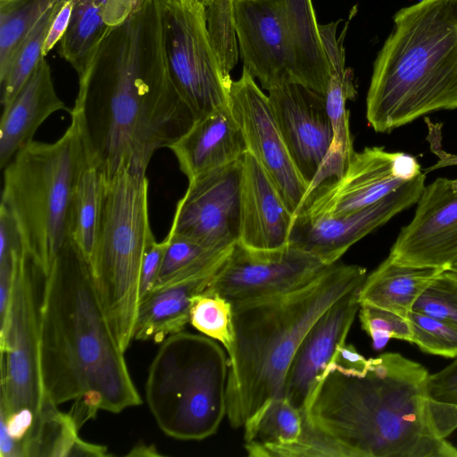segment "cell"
Segmentation results:
<instances>
[{
  "mask_svg": "<svg viewBox=\"0 0 457 457\" xmlns=\"http://www.w3.org/2000/svg\"><path fill=\"white\" fill-rule=\"evenodd\" d=\"M420 173L377 203L345 215L305 220L295 217L289 244L331 265L357 241L415 204L425 187Z\"/></svg>",
  "mask_w": 457,
  "mask_h": 457,
  "instance_id": "2e32d148",
  "label": "cell"
},
{
  "mask_svg": "<svg viewBox=\"0 0 457 457\" xmlns=\"http://www.w3.org/2000/svg\"><path fill=\"white\" fill-rule=\"evenodd\" d=\"M368 366L369 359L362 356L353 345L345 343L338 347L323 375L333 370L348 374H362Z\"/></svg>",
  "mask_w": 457,
  "mask_h": 457,
  "instance_id": "ab89813d",
  "label": "cell"
},
{
  "mask_svg": "<svg viewBox=\"0 0 457 457\" xmlns=\"http://www.w3.org/2000/svg\"><path fill=\"white\" fill-rule=\"evenodd\" d=\"M242 158L188 180L169 235L224 249L239 237Z\"/></svg>",
  "mask_w": 457,
  "mask_h": 457,
  "instance_id": "4fadbf2b",
  "label": "cell"
},
{
  "mask_svg": "<svg viewBox=\"0 0 457 457\" xmlns=\"http://www.w3.org/2000/svg\"><path fill=\"white\" fill-rule=\"evenodd\" d=\"M216 340L181 331L165 338L145 382V400L160 429L179 440L215 434L227 415L228 356Z\"/></svg>",
  "mask_w": 457,
  "mask_h": 457,
  "instance_id": "52a82bcc",
  "label": "cell"
},
{
  "mask_svg": "<svg viewBox=\"0 0 457 457\" xmlns=\"http://www.w3.org/2000/svg\"><path fill=\"white\" fill-rule=\"evenodd\" d=\"M104 177L88 166L81 174L72 197L69 237L80 250L88 265L92 261L98 235Z\"/></svg>",
  "mask_w": 457,
  "mask_h": 457,
  "instance_id": "f546056e",
  "label": "cell"
},
{
  "mask_svg": "<svg viewBox=\"0 0 457 457\" xmlns=\"http://www.w3.org/2000/svg\"><path fill=\"white\" fill-rule=\"evenodd\" d=\"M416 204L388 256L402 264L450 270L457 260V190L452 179L438 178L425 186Z\"/></svg>",
  "mask_w": 457,
  "mask_h": 457,
  "instance_id": "9a60e30c",
  "label": "cell"
},
{
  "mask_svg": "<svg viewBox=\"0 0 457 457\" xmlns=\"http://www.w3.org/2000/svg\"><path fill=\"white\" fill-rule=\"evenodd\" d=\"M79 428L69 413L45 400L39 414L21 442L25 456H106L107 448L89 444L79 436Z\"/></svg>",
  "mask_w": 457,
  "mask_h": 457,
  "instance_id": "83f0119b",
  "label": "cell"
},
{
  "mask_svg": "<svg viewBox=\"0 0 457 457\" xmlns=\"http://www.w3.org/2000/svg\"><path fill=\"white\" fill-rule=\"evenodd\" d=\"M428 371L397 353L369 359L362 374L326 372L303 411V430L273 457H457L445 438L457 405L433 399Z\"/></svg>",
  "mask_w": 457,
  "mask_h": 457,
  "instance_id": "7a4b0ae2",
  "label": "cell"
},
{
  "mask_svg": "<svg viewBox=\"0 0 457 457\" xmlns=\"http://www.w3.org/2000/svg\"><path fill=\"white\" fill-rule=\"evenodd\" d=\"M345 34L341 33L337 38L335 27H326L320 31L330 71L324 98L333 129V141L316 178L309 186L307 195L320 185L341 177L355 153L346 103L354 98L356 89L353 73L345 66Z\"/></svg>",
  "mask_w": 457,
  "mask_h": 457,
  "instance_id": "44dd1931",
  "label": "cell"
},
{
  "mask_svg": "<svg viewBox=\"0 0 457 457\" xmlns=\"http://www.w3.org/2000/svg\"><path fill=\"white\" fill-rule=\"evenodd\" d=\"M457 109V0H420L394 16L374 62L366 118L388 133L418 118Z\"/></svg>",
  "mask_w": 457,
  "mask_h": 457,
  "instance_id": "5b68a950",
  "label": "cell"
},
{
  "mask_svg": "<svg viewBox=\"0 0 457 457\" xmlns=\"http://www.w3.org/2000/svg\"><path fill=\"white\" fill-rule=\"evenodd\" d=\"M73 0H65L59 12L55 16L50 29L48 31L43 54L46 57V54L59 43L65 33L71 18L72 11Z\"/></svg>",
  "mask_w": 457,
  "mask_h": 457,
  "instance_id": "7bdbcfd3",
  "label": "cell"
},
{
  "mask_svg": "<svg viewBox=\"0 0 457 457\" xmlns=\"http://www.w3.org/2000/svg\"><path fill=\"white\" fill-rule=\"evenodd\" d=\"M219 270L177 281L151 292L139 303L134 339L162 343L168 337L183 331L190 320L194 296L208 287Z\"/></svg>",
  "mask_w": 457,
  "mask_h": 457,
  "instance_id": "d4e9b609",
  "label": "cell"
},
{
  "mask_svg": "<svg viewBox=\"0 0 457 457\" xmlns=\"http://www.w3.org/2000/svg\"><path fill=\"white\" fill-rule=\"evenodd\" d=\"M421 167L417 159L383 147L355 152L344 174L316 187L294 216L305 220L338 217L366 208L412 180Z\"/></svg>",
  "mask_w": 457,
  "mask_h": 457,
  "instance_id": "8fae6325",
  "label": "cell"
},
{
  "mask_svg": "<svg viewBox=\"0 0 457 457\" xmlns=\"http://www.w3.org/2000/svg\"><path fill=\"white\" fill-rule=\"evenodd\" d=\"M0 455L1 457H23L21 443L9 434L2 419H0Z\"/></svg>",
  "mask_w": 457,
  "mask_h": 457,
  "instance_id": "ee69618b",
  "label": "cell"
},
{
  "mask_svg": "<svg viewBox=\"0 0 457 457\" xmlns=\"http://www.w3.org/2000/svg\"><path fill=\"white\" fill-rule=\"evenodd\" d=\"M205 13L211 46L223 75L231 79L230 71L238 60L234 0H212Z\"/></svg>",
  "mask_w": 457,
  "mask_h": 457,
  "instance_id": "836d02e7",
  "label": "cell"
},
{
  "mask_svg": "<svg viewBox=\"0 0 457 457\" xmlns=\"http://www.w3.org/2000/svg\"><path fill=\"white\" fill-rule=\"evenodd\" d=\"M450 270L457 273V260L456 262L451 266Z\"/></svg>",
  "mask_w": 457,
  "mask_h": 457,
  "instance_id": "7dc6e473",
  "label": "cell"
},
{
  "mask_svg": "<svg viewBox=\"0 0 457 457\" xmlns=\"http://www.w3.org/2000/svg\"><path fill=\"white\" fill-rule=\"evenodd\" d=\"M245 450L249 456L269 448L295 444L303 430L302 412L285 397L267 402L245 424Z\"/></svg>",
  "mask_w": 457,
  "mask_h": 457,
  "instance_id": "f1b7e54d",
  "label": "cell"
},
{
  "mask_svg": "<svg viewBox=\"0 0 457 457\" xmlns=\"http://www.w3.org/2000/svg\"><path fill=\"white\" fill-rule=\"evenodd\" d=\"M366 277L363 267L336 262L288 294L231 303L236 342L228 357L227 416L233 428L244 427L267 402L283 396L287 370L308 330Z\"/></svg>",
  "mask_w": 457,
  "mask_h": 457,
  "instance_id": "277c9868",
  "label": "cell"
},
{
  "mask_svg": "<svg viewBox=\"0 0 457 457\" xmlns=\"http://www.w3.org/2000/svg\"><path fill=\"white\" fill-rule=\"evenodd\" d=\"M428 391L436 401L457 405V358L442 370L429 374Z\"/></svg>",
  "mask_w": 457,
  "mask_h": 457,
  "instance_id": "f35d334b",
  "label": "cell"
},
{
  "mask_svg": "<svg viewBox=\"0 0 457 457\" xmlns=\"http://www.w3.org/2000/svg\"><path fill=\"white\" fill-rule=\"evenodd\" d=\"M452 184H453V187L455 190H457V179H452Z\"/></svg>",
  "mask_w": 457,
  "mask_h": 457,
  "instance_id": "c3c4849f",
  "label": "cell"
},
{
  "mask_svg": "<svg viewBox=\"0 0 457 457\" xmlns=\"http://www.w3.org/2000/svg\"><path fill=\"white\" fill-rule=\"evenodd\" d=\"M143 0H73L68 28L58 52L81 77L98 46L118 25L136 12Z\"/></svg>",
  "mask_w": 457,
  "mask_h": 457,
  "instance_id": "cb8c5ba5",
  "label": "cell"
},
{
  "mask_svg": "<svg viewBox=\"0 0 457 457\" xmlns=\"http://www.w3.org/2000/svg\"><path fill=\"white\" fill-rule=\"evenodd\" d=\"M161 453L157 452L154 445H145L144 444L135 446L128 456H159Z\"/></svg>",
  "mask_w": 457,
  "mask_h": 457,
  "instance_id": "f6af8a7d",
  "label": "cell"
},
{
  "mask_svg": "<svg viewBox=\"0 0 457 457\" xmlns=\"http://www.w3.org/2000/svg\"><path fill=\"white\" fill-rule=\"evenodd\" d=\"M228 103L248 152L262 167L295 216L304 202L309 187L290 156L272 115L268 96L244 67L241 77L230 84Z\"/></svg>",
  "mask_w": 457,
  "mask_h": 457,
  "instance_id": "5bb4252c",
  "label": "cell"
},
{
  "mask_svg": "<svg viewBox=\"0 0 457 457\" xmlns=\"http://www.w3.org/2000/svg\"><path fill=\"white\" fill-rule=\"evenodd\" d=\"M268 92L272 115L296 169L309 187L333 141L324 95L296 82L271 87Z\"/></svg>",
  "mask_w": 457,
  "mask_h": 457,
  "instance_id": "e0dca14e",
  "label": "cell"
},
{
  "mask_svg": "<svg viewBox=\"0 0 457 457\" xmlns=\"http://www.w3.org/2000/svg\"><path fill=\"white\" fill-rule=\"evenodd\" d=\"M197 2L201 3L205 7L209 5L212 0H196Z\"/></svg>",
  "mask_w": 457,
  "mask_h": 457,
  "instance_id": "bcb514c9",
  "label": "cell"
},
{
  "mask_svg": "<svg viewBox=\"0 0 457 457\" xmlns=\"http://www.w3.org/2000/svg\"><path fill=\"white\" fill-rule=\"evenodd\" d=\"M58 0L0 2V77L8 69L22 41Z\"/></svg>",
  "mask_w": 457,
  "mask_h": 457,
  "instance_id": "1f68e13d",
  "label": "cell"
},
{
  "mask_svg": "<svg viewBox=\"0 0 457 457\" xmlns=\"http://www.w3.org/2000/svg\"><path fill=\"white\" fill-rule=\"evenodd\" d=\"M411 343L430 354L457 358V328L435 318L411 312Z\"/></svg>",
  "mask_w": 457,
  "mask_h": 457,
  "instance_id": "d590c367",
  "label": "cell"
},
{
  "mask_svg": "<svg viewBox=\"0 0 457 457\" xmlns=\"http://www.w3.org/2000/svg\"><path fill=\"white\" fill-rule=\"evenodd\" d=\"M294 214L262 167L248 151L242 157L237 242L254 250L289 244Z\"/></svg>",
  "mask_w": 457,
  "mask_h": 457,
  "instance_id": "ffe728a7",
  "label": "cell"
},
{
  "mask_svg": "<svg viewBox=\"0 0 457 457\" xmlns=\"http://www.w3.org/2000/svg\"><path fill=\"white\" fill-rule=\"evenodd\" d=\"M169 148L188 180L237 161L248 151L229 104L196 119Z\"/></svg>",
  "mask_w": 457,
  "mask_h": 457,
  "instance_id": "7402d4cb",
  "label": "cell"
},
{
  "mask_svg": "<svg viewBox=\"0 0 457 457\" xmlns=\"http://www.w3.org/2000/svg\"><path fill=\"white\" fill-rule=\"evenodd\" d=\"M163 45L171 81L195 119L229 103L227 79L211 46L206 7L196 0H161Z\"/></svg>",
  "mask_w": 457,
  "mask_h": 457,
  "instance_id": "9c48e42d",
  "label": "cell"
},
{
  "mask_svg": "<svg viewBox=\"0 0 457 457\" xmlns=\"http://www.w3.org/2000/svg\"><path fill=\"white\" fill-rule=\"evenodd\" d=\"M445 270L399 263L387 256L359 291V302L408 317L411 307L431 281Z\"/></svg>",
  "mask_w": 457,
  "mask_h": 457,
  "instance_id": "4316f807",
  "label": "cell"
},
{
  "mask_svg": "<svg viewBox=\"0 0 457 457\" xmlns=\"http://www.w3.org/2000/svg\"><path fill=\"white\" fill-rule=\"evenodd\" d=\"M411 312L457 328V273L445 270L436 276L416 299Z\"/></svg>",
  "mask_w": 457,
  "mask_h": 457,
  "instance_id": "e575fe53",
  "label": "cell"
},
{
  "mask_svg": "<svg viewBox=\"0 0 457 457\" xmlns=\"http://www.w3.org/2000/svg\"><path fill=\"white\" fill-rule=\"evenodd\" d=\"M328 266L290 244L254 250L237 242L205 291L231 303L279 296L305 286Z\"/></svg>",
  "mask_w": 457,
  "mask_h": 457,
  "instance_id": "7c38bea8",
  "label": "cell"
},
{
  "mask_svg": "<svg viewBox=\"0 0 457 457\" xmlns=\"http://www.w3.org/2000/svg\"><path fill=\"white\" fill-rule=\"evenodd\" d=\"M234 14L244 68L266 90L296 82L282 1L234 0Z\"/></svg>",
  "mask_w": 457,
  "mask_h": 457,
  "instance_id": "ac0fdd59",
  "label": "cell"
},
{
  "mask_svg": "<svg viewBox=\"0 0 457 457\" xmlns=\"http://www.w3.org/2000/svg\"><path fill=\"white\" fill-rule=\"evenodd\" d=\"M70 112L88 164L105 179L145 172L157 150L189 130L196 119L169 73L161 0H143L104 37Z\"/></svg>",
  "mask_w": 457,
  "mask_h": 457,
  "instance_id": "6da1fadb",
  "label": "cell"
},
{
  "mask_svg": "<svg viewBox=\"0 0 457 457\" xmlns=\"http://www.w3.org/2000/svg\"><path fill=\"white\" fill-rule=\"evenodd\" d=\"M189 323L220 343L228 357L232 355L236 332L231 302L218 294L203 291L192 300Z\"/></svg>",
  "mask_w": 457,
  "mask_h": 457,
  "instance_id": "d6a6232c",
  "label": "cell"
},
{
  "mask_svg": "<svg viewBox=\"0 0 457 457\" xmlns=\"http://www.w3.org/2000/svg\"><path fill=\"white\" fill-rule=\"evenodd\" d=\"M0 419L4 421L9 434L21 443L32 428L35 414L29 409H21L10 415L0 412Z\"/></svg>",
  "mask_w": 457,
  "mask_h": 457,
  "instance_id": "b9f144b4",
  "label": "cell"
},
{
  "mask_svg": "<svg viewBox=\"0 0 457 457\" xmlns=\"http://www.w3.org/2000/svg\"><path fill=\"white\" fill-rule=\"evenodd\" d=\"M90 166L74 120L53 143L31 141L4 169L1 205L13 219L27 254L47 274L69 238L76 185Z\"/></svg>",
  "mask_w": 457,
  "mask_h": 457,
  "instance_id": "8992f818",
  "label": "cell"
},
{
  "mask_svg": "<svg viewBox=\"0 0 457 457\" xmlns=\"http://www.w3.org/2000/svg\"><path fill=\"white\" fill-rule=\"evenodd\" d=\"M58 0L41 17L21 44L8 69L0 77L2 106H6L31 75L41 59L50 27L64 4Z\"/></svg>",
  "mask_w": 457,
  "mask_h": 457,
  "instance_id": "4dcf8cb0",
  "label": "cell"
},
{
  "mask_svg": "<svg viewBox=\"0 0 457 457\" xmlns=\"http://www.w3.org/2000/svg\"><path fill=\"white\" fill-rule=\"evenodd\" d=\"M4 1H6V0H0V2H4Z\"/></svg>",
  "mask_w": 457,
  "mask_h": 457,
  "instance_id": "681fc988",
  "label": "cell"
},
{
  "mask_svg": "<svg viewBox=\"0 0 457 457\" xmlns=\"http://www.w3.org/2000/svg\"><path fill=\"white\" fill-rule=\"evenodd\" d=\"M39 304V373L45 400L74 401L79 429L99 410L141 404L124 352L100 302L90 267L69 237L55 255Z\"/></svg>",
  "mask_w": 457,
  "mask_h": 457,
  "instance_id": "3957f363",
  "label": "cell"
},
{
  "mask_svg": "<svg viewBox=\"0 0 457 457\" xmlns=\"http://www.w3.org/2000/svg\"><path fill=\"white\" fill-rule=\"evenodd\" d=\"M41 270L27 254L14 279L10 309L1 321L0 412L29 409L39 414L45 396L39 373L38 278Z\"/></svg>",
  "mask_w": 457,
  "mask_h": 457,
  "instance_id": "30bf717a",
  "label": "cell"
},
{
  "mask_svg": "<svg viewBox=\"0 0 457 457\" xmlns=\"http://www.w3.org/2000/svg\"><path fill=\"white\" fill-rule=\"evenodd\" d=\"M297 83L324 95L329 65L312 0H281Z\"/></svg>",
  "mask_w": 457,
  "mask_h": 457,
  "instance_id": "484cf974",
  "label": "cell"
},
{
  "mask_svg": "<svg viewBox=\"0 0 457 457\" xmlns=\"http://www.w3.org/2000/svg\"><path fill=\"white\" fill-rule=\"evenodd\" d=\"M167 246L166 239L157 242L153 238L147 245L141 264L139 303L154 288Z\"/></svg>",
  "mask_w": 457,
  "mask_h": 457,
  "instance_id": "74e56055",
  "label": "cell"
},
{
  "mask_svg": "<svg viewBox=\"0 0 457 457\" xmlns=\"http://www.w3.org/2000/svg\"><path fill=\"white\" fill-rule=\"evenodd\" d=\"M66 104L58 96L51 68L40 60L13 99L4 107L0 122V167L4 169L29 143L41 124Z\"/></svg>",
  "mask_w": 457,
  "mask_h": 457,
  "instance_id": "603a6c76",
  "label": "cell"
},
{
  "mask_svg": "<svg viewBox=\"0 0 457 457\" xmlns=\"http://www.w3.org/2000/svg\"><path fill=\"white\" fill-rule=\"evenodd\" d=\"M425 121L428 127L427 139L430 150L437 156L438 161L435 165L426 169L424 173L446 166L457 165V154H449L442 148V124L432 122L428 119H425Z\"/></svg>",
  "mask_w": 457,
  "mask_h": 457,
  "instance_id": "60d3db41",
  "label": "cell"
},
{
  "mask_svg": "<svg viewBox=\"0 0 457 457\" xmlns=\"http://www.w3.org/2000/svg\"><path fill=\"white\" fill-rule=\"evenodd\" d=\"M361 287L337 301L315 321L294 354L283 397L301 412L337 350L346 343L360 309Z\"/></svg>",
  "mask_w": 457,
  "mask_h": 457,
  "instance_id": "d6986e66",
  "label": "cell"
},
{
  "mask_svg": "<svg viewBox=\"0 0 457 457\" xmlns=\"http://www.w3.org/2000/svg\"><path fill=\"white\" fill-rule=\"evenodd\" d=\"M153 238L145 172L125 170L104 178L100 226L89 267L122 352L134 339L141 264Z\"/></svg>",
  "mask_w": 457,
  "mask_h": 457,
  "instance_id": "ba28073f",
  "label": "cell"
},
{
  "mask_svg": "<svg viewBox=\"0 0 457 457\" xmlns=\"http://www.w3.org/2000/svg\"><path fill=\"white\" fill-rule=\"evenodd\" d=\"M359 319L362 329L370 337L375 350H382L391 338L411 343L408 317L374 305L361 303Z\"/></svg>",
  "mask_w": 457,
  "mask_h": 457,
  "instance_id": "8d00e7d4",
  "label": "cell"
}]
</instances>
